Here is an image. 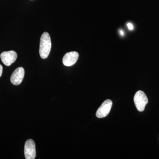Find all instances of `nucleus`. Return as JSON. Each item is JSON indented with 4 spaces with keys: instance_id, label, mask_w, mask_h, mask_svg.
I'll return each mask as SVG.
<instances>
[{
    "instance_id": "nucleus-1",
    "label": "nucleus",
    "mask_w": 159,
    "mask_h": 159,
    "mask_svg": "<svg viewBox=\"0 0 159 159\" xmlns=\"http://www.w3.org/2000/svg\"><path fill=\"white\" fill-rule=\"evenodd\" d=\"M51 48V37L47 32H44L40 38L39 45V54L43 59L48 57Z\"/></svg>"
},
{
    "instance_id": "nucleus-2",
    "label": "nucleus",
    "mask_w": 159,
    "mask_h": 159,
    "mask_svg": "<svg viewBox=\"0 0 159 159\" xmlns=\"http://www.w3.org/2000/svg\"><path fill=\"white\" fill-rule=\"evenodd\" d=\"M134 100L137 110L140 112L144 111L148 102V98L144 92L138 91L134 96Z\"/></svg>"
},
{
    "instance_id": "nucleus-3",
    "label": "nucleus",
    "mask_w": 159,
    "mask_h": 159,
    "mask_svg": "<svg viewBox=\"0 0 159 159\" xmlns=\"http://www.w3.org/2000/svg\"><path fill=\"white\" fill-rule=\"evenodd\" d=\"M25 158L26 159H34L36 157V149L34 141L29 139L25 142L24 148Z\"/></svg>"
},
{
    "instance_id": "nucleus-4",
    "label": "nucleus",
    "mask_w": 159,
    "mask_h": 159,
    "mask_svg": "<svg viewBox=\"0 0 159 159\" xmlns=\"http://www.w3.org/2000/svg\"><path fill=\"white\" fill-rule=\"evenodd\" d=\"M0 57L4 65L10 66L16 61L17 54L15 51H4L0 55Z\"/></svg>"
},
{
    "instance_id": "nucleus-5",
    "label": "nucleus",
    "mask_w": 159,
    "mask_h": 159,
    "mask_svg": "<svg viewBox=\"0 0 159 159\" xmlns=\"http://www.w3.org/2000/svg\"><path fill=\"white\" fill-rule=\"evenodd\" d=\"M112 106V102L110 99L104 101L100 107L97 110L96 116L98 118H102L106 117L110 111Z\"/></svg>"
},
{
    "instance_id": "nucleus-6",
    "label": "nucleus",
    "mask_w": 159,
    "mask_h": 159,
    "mask_svg": "<svg viewBox=\"0 0 159 159\" xmlns=\"http://www.w3.org/2000/svg\"><path fill=\"white\" fill-rule=\"evenodd\" d=\"M25 70L20 67L16 69L11 74L10 80L13 85H18L22 82L25 76Z\"/></svg>"
},
{
    "instance_id": "nucleus-7",
    "label": "nucleus",
    "mask_w": 159,
    "mask_h": 159,
    "mask_svg": "<svg viewBox=\"0 0 159 159\" xmlns=\"http://www.w3.org/2000/svg\"><path fill=\"white\" fill-rule=\"evenodd\" d=\"M79 57V54L76 51H72L66 53L64 56L62 62L64 65L70 66L74 65L77 62Z\"/></svg>"
},
{
    "instance_id": "nucleus-8",
    "label": "nucleus",
    "mask_w": 159,
    "mask_h": 159,
    "mask_svg": "<svg viewBox=\"0 0 159 159\" xmlns=\"http://www.w3.org/2000/svg\"><path fill=\"white\" fill-rule=\"evenodd\" d=\"M127 27H128L129 30H130V31H132V30H133L134 29V27L133 25H132V24L131 23H128V24H127Z\"/></svg>"
},
{
    "instance_id": "nucleus-9",
    "label": "nucleus",
    "mask_w": 159,
    "mask_h": 159,
    "mask_svg": "<svg viewBox=\"0 0 159 159\" xmlns=\"http://www.w3.org/2000/svg\"><path fill=\"white\" fill-rule=\"evenodd\" d=\"M119 33H120V35H121V36H124V35H125L124 31L122 30V29H120V30H119Z\"/></svg>"
},
{
    "instance_id": "nucleus-10",
    "label": "nucleus",
    "mask_w": 159,
    "mask_h": 159,
    "mask_svg": "<svg viewBox=\"0 0 159 159\" xmlns=\"http://www.w3.org/2000/svg\"><path fill=\"white\" fill-rule=\"evenodd\" d=\"M3 72V67L0 64V77L2 76V74Z\"/></svg>"
}]
</instances>
